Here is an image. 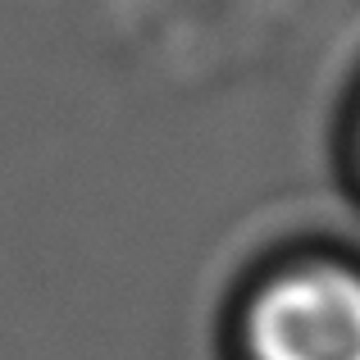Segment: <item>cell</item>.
I'll return each instance as SVG.
<instances>
[{
  "label": "cell",
  "instance_id": "obj_1",
  "mask_svg": "<svg viewBox=\"0 0 360 360\" xmlns=\"http://www.w3.org/2000/svg\"><path fill=\"white\" fill-rule=\"evenodd\" d=\"M251 360H360V274L342 264H292L246 306Z\"/></svg>",
  "mask_w": 360,
  "mask_h": 360
}]
</instances>
